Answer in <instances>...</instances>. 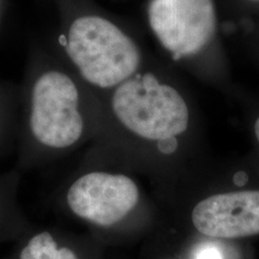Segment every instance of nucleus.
<instances>
[{
	"instance_id": "423d86ee",
	"label": "nucleus",
	"mask_w": 259,
	"mask_h": 259,
	"mask_svg": "<svg viewBox=\"0 0 259 259\" xmlns=\"http://www.w3.org/2000/svg\"><path fill=\"white\" fill-rule=\"evenodd\" d=\"M192 223L200 234L215 239H240L259 234V191L218 193L197 204Z\"/></svg>"
},
{
	"instance_id": "9d476101",
	"label": "nucleus",
	"mask_w": 259,
	"mask_h": 259,
	"mask_svg": "<svg viewBox=\"0 0 259 259\" xmlns=\"http://www.w3.org/2000/svg\"><path fill=\"white\" fill-rule=\"evenodd\" d=\"M251 2H259V0H251Z\"/></svg>"
},
{
	"instance_id": "39448f33",
	"label": "nucleus",
	"mask_w": 259,
	"mask_h": 259,
	"mask_svg": "<svg viewBox=\"0 0 259 259\" xmlns=\"http://www.w3.org/2000/svg\"><path fill=\"white\" fill-rule=\"evenodd\" d=\"M139 199V190L122 174L92 171L77 179L67 191L71 211L99 226H112L126 218Z\"/></svg>"
},
{
	"instance_id": "f257e3e1",
	"label": "nucleus",
	"mask_w": 259,
	"mask_h": 259,
	"mask_svg": "<svg viewBox=\"0 0 259 259\" xmlns=\"http://www.w3.org/2000/svg\"><path fill=\"white\" fill-rule=\"evenodd\" d=\"M65 51L80 76L100 89L116 88L137 74L142 53L134 38L99 16L74 19Z\"/></svg>"
},
{
	"instance_id": "9b49d317",
	"label": "nucleus",
	"mask_w": 259,
	"mask_h": 259,
	"mask_svg": "<svg viewBox=\"0 0 259 259\" xmlns=\"http://www.w3.org/2000/svg\"><path fill=\"white\" fill-rule=\"evenodd\" d=\"M0 3H2V0H0Z\"/></svg>"
},
{
	"instance_id": "1a4fd4ad",
	"label": "nucleus",
	"mask_w": 259,
	"mask_h": 259,
	"mask_svg": "<svg viewBox=\"0 0 259 259\" xmlns=\"http://www.w3.org/2000/svg\"><path fill=\"white\" fill-rule=\"evenodd\" d=\"M254 132H255V137H257L258 143H259V118L257 119V121H255L254 124Z\"/></svg>"
},
{
	"instance_id": "7ed1b4c3",
	"label": "nucleus",
	"mask_w": 259,
	"mask_h": 259,
	"mask_svg": "<svg viewBox=\"0 0 259 259\" xmlns=\"http://www.w3.org/2000/svg\"><path fill=\"white\" fill-rule=\"evenodd\" d=\"M29 128L42 145L66 149L79 141L84 119L79 111V92L71 77L47 71L37 77L30 94Z\"/></svg>"
},
{
	"instance_id": "6e6552de",
	"label": "nucleus",
	"mask_w": 259,
	"mask_h": 259,
	"mask_svg": "<svg viewBox=\"0 0 259 259\" xmlns=\"http://www.w3.org/2000/svg\"><path fill=\"white\" fill-rule=\"evenodd\" d=\"M196 259H223V255L218 246L205 245L198 248Z\"/></svg>"
},
{
	"instance_id": "20e7f679",
	"label": "nucleus",
	"mask_w": 259,
	"mask_h": 259,
	"mask_svg": "<svg viewBox=\"0 0 259 259\" xmlns=\"http://www.w3.org/2000/svg\"><path fill=\"white\" fill-rule=\"evenodd\" d=\"M148 18L154 35L174 60L200 53L218 25L213 0H150Z\"/></svg>"
},
{
	"instance_id": "f03ea898",
	"label": "nucleus",
	"mask_w": 259,
	"mask_h": 259,
	"mask_svg": "<svg viewBox=\"0 0 259 259\" xmlns=\"http://www.w3.org/2000/svg\"><path fill=\"white\" fill-rule=\"evenodd\" d=\"M112 109L128 132L148 141H169L189 127L190 112L184 97L151 73H137L116 87Z\"/></svg>"
},
{
	"instance_id": "0eeeda50",
	"label": "nucleus",
	"mask_w": 259,
	"mask_h": 259,
	"mask_svg": "<svg viewBox=\"0 0 259 259\" xmlns=\"http://www.w3.org/2000/svg\"><path fill=\"white\" fill-rule=\"evenodd\" d=\"M21 259H78L67 247H59L50 233L44 232L31 238L21 252Z\"/></svg>"
}]
</instances>
